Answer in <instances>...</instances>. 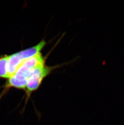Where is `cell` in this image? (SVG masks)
I'll return each mask as SVG.
<instances>
[{"label":"cell","mask_w":124,"mask_h":125,"mask_svg":"<svg viewBox=\"0 0 124 125\" xmlns=\"http://www.w3.org/2000/svg\"><path fill=\"white\" fill-rule=\"evenodd\" d=\"M45 59L41 53L27 59L23 62L16 73L7 79L3 90L0 94V100L11 88L26 90L28 79L34 69L45 65Z\"/></svg>","instance_id":"cell-1"},{"label":"cell","mask_w":124,"mask_h":125,"mask_svg":"<svg viewBox=\"0 0 124 125\" xmlns=\"http://www.w3.org/2000/svg\"><path fill=\"white\" fill-rule=\"evenodd\" d=\"M24 62L18 52L9 55L7 64V72L9 78L12 77L16 73Z\"/></svg>","instance_id":"cell-3"},{"label":"cell","mask_w":124,"mask_h":125,"mask_svg":"<svg viewBox=\"0 0 124 125\" xmlns=\"http://www.w3.org/2000/svg\"><path fill=\"white\" fill-rule=\"evenodd\" d=\"M46 42L44 41H42L38 44L35 46L23 50L18 52L19 55L23 61L35 56L39 53L44 47Z\"/></svg>","instance_id":"cell-4"},{"label":"cell","mask_w":124,"mask_h":125,"mask_svg":"<svg viewBox=\"0 0 124 125\" xmlns=\"http://www.w3.org/2000/svg\"><path fill=\"white\" fill-rule=\"evenodd\" d=\"M51 71V68L47 67L45 65L38 66L33 70L28 79L25 90L26 100L24 108H25L32 93L38 88L44 79Z\"/></svg>","instance_id":"cell-2"},{"label":"cell","mask_w":124,"mask_h":125,"mask_svg":"<svg viewBox=\"0 0 124 125\" xmlns=\"http://www.w3.org/2000/svg\"><path fill=\"white\" fill-rule=\"evenodd\" d=\"M9 55H4L0 56V78L8 79L7 64Z\"/></svg>","instance_id":"cell-5"}]
</instances>
